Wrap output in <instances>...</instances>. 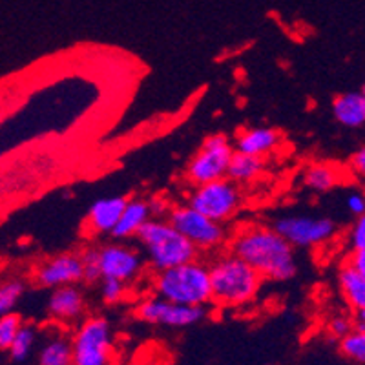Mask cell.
Wrapping results in <instances>:
<instances>
[{
	"mask_svg": "<svg viewBox=\"0 0 365 365\" xmlns=\"http://www.w3.org/2000/svg\"><path fill=\"white\" fill-rule=\"evenodd\" d=\"M38 341V332L34 325L22 324V327L19 329L17 336L13 340V344L9 345L8 354L13 361H26L31 353H34L35 345Z\"/></svg>",
	"mask_w": 365,
	"mask_h": 365,
	"instance_id": "obj_22",
	"label": "cell"
},
{
	"mask_svg": "<svg viewBox=\"0 0 365 365\" xmlns=\"http://www.w3.org/2000/svg\"><path fill=\"white\" fill-rule=\"evenodd\" d=\"M272 227L285 237V241L299 249L327 245L338 232L336 223L331 217L319 216H283L274 221Z\"/></svg>",
	"mask_w": 365,
	"mask_h": 365,
	"instance_id": "obj_9",
	"label": "cell"
},
{
	"mask_svg": "<svg viewBox=\"0 0 365 365\" xmlns=\"http://www.w3.org/2000/svg\"><path fill=\"white\" fill-rule=\"evenodd\" d=\"M83 279V257L77 252H63L51 256L35 269V283L42 289L77 285Z\"/></svg>",
	"mask_w": 365,
	"mask_h": 365,
	"instance_id": "obj_12",
	"label": "cell"
},
{
	"mask_svg": "<svg viewBox=\"0 0 365 365\" xmlns=\"http://www.w3.org/2000/svg\"><path fill=\"white\" fill-rule=\"evenodd\" d=\"M126 197L123 195H110V197H101L91 205L86 216V228L96 236L110 234L112 236L113 228L119 221L120 214L125 210Z\"/></svg>",
	"mask_w": 365,
	"mask_h": 365,
	"instance_id": "obj_14",
	"label": "cell"
},
{
	"mask_svg": "<svg viewBox=\"0 0 365 365\" xmlns=\"http://www.w3.org/2000/svg\"><path fill=\"white\" fill-rule=\"evenodd\" d=\"M234 152V145L225 135L208 137L188 163L187 179L195 187L227 178Z\"/></svg>",
	"mask_w": 365,
	"mask_h": 365,
	"instance_id": "obj_8",
	"label": "cell"
},
{
	"mask_svg": "<svg viewBox=\"0 0 365 365\" xmlns=\"http://www.w3.org/2000/svg\"><path fill=\"white\" fill-rule=\"evenodd\" d=\"M347 245L351 250H365V212L349 228Z\"/></svg>",
	"mask_w": 365,
	"mask_h": 365,
	"instance_id": "obj_28",
	"label": "cell"
},
{
	"mask_svg": "<svg viewBox=\"0 0 365 365\" xmlns=\"http://www.w3.org/2000/svg\"><path fill=\"white\" fill-rule=\"evenodd\" d=\"M152 289L155 296L168 302L190 307H207L212 302L210 270L208 265L197 259L172 269L158 270L152 279Z\"/></svg>",
	"mask_w": 365,
	"mask_h": 365,
	"instance_id": "obj_3",
	"label": "cell"
},
{
	"mask_svg": "<svg viewBox=\"0 0 365 365\" xmlns=\"http://www.w3.org/2000/svg\"><path fill=\"white\" fill-rule=\"evenodd\" d=\"M263 168H265V163L262 158L234 152L230 165H228L227 178L241 187V185H249V182L256 181L262 175Z\"/></svg>",
	"mask_w": 365,
	"mask_h": 365,
	"instance_id": "obj_21",
	"label": "cell"
},
{
	"mask_svg": "<svg viewBox=\"0 0 365 365\" xmlns=\"http://www.w3.org/2000/svg\"><path fill=\"white\" fill-rule=\"evenodd\" d=\"M340 351L349 360L365 364V329L354 327L347 336L341 338Z\"/></svg>",
	"mask_w": 365,
	"mask_h": 365,
	"instance_id": "obj_23",
	"label": "cell"
},
{
	"mask_svg": "<svg viewBox=\"0 0 365 365\" xmlns=\"http://www.w3.org/2000/svg\"><path fill=\"white\" fill-rule=\"evenodd\" d=\"M38 365H73L71 340L61 332H55L46 338L38 349Z\"/></svg>",
	"mask_w": 365,
	"mask_h": 365,
	"instance_id": "obj_20",
	"label": "cell"
},
{
	"mask_svg": "<svg viewBox=\"0 0 365 365\" xmlns=\"http://www.w3.org/2000/svg\"><path fill=\"white\" fill-rule=\"evenodd\" d=\"M282 143V135L276 130L265 128V126H257V128L243 130L237 135L234 150L240 154L256 155V158H267L272 154L274 150L278 148Z\"/></svg>",
	"mask_w": 365,
	"mask_h": 365,
	"instance_id": "obj_16",
	"label": "cell"
},
{
	"mask_svg": "<svg viewBox=\"0 0 365 365\" xmlns=\"http://www.w3.org/2000/svg\"><path fill=\"white\" fill-rule=\"evenodd\" d=\"M345 181V170L334 163H311L302 174L303 187L318 194L334 190Z\"/></svg>",
	"mask_w": 365,
	"mask_h": 365,
	"instance_id": "obj_17",
	"label": "cell"
},
{
	"mask_svg": "<svg viewBox=\"0 0 365 365\" xmlns=\"http://www.w3.org/2000/svg\"><path fill=\"white\" fill-rule=\"evenodd\" d=\"M168 221L190 241L197 250H216L227 241L223 223L203 216L190 205H178L168 212Z\"/></svg>",
	"mask_w": 365,
	"mask_h": 365,
	"instance_id": "obj_7",
	"label": "cell"
},
{
	"mask_svg": "<svg viewBox=\"0 0 365 365\" xmlns=\"http://www.w3.org/2000/svg\"><path fill=\"white\" fill-rule=\"evenodd\" d=\"M360 93H361V97H364V103H365V86L361 88V91H360Z\"/></svg>",
	"mask_w": 365,
	"mask_h": 365,
	"instance_id": "obj_33",
	"label": "cell"
},
{
	"mask_svg": "<svg viewBox=\"0 0 365 365\" xmlns=\"http://www.w3.org/2000/svg\"><path fill=\"white\" fill-rule=\"evenodd\" d=\"M22 296H24V283L21 279L11 278L0 282V316L15 311Z\"/></svg>",
	"mask_w": 365,
	"mask_h": 365,
	"instance_id": "obj_24",
	"label": "cell"
},
{
	"mask_svg": "<svg viewBox=\"0 0 365 365\" xmlns=\"http://www.w3.org/2000/svg\"><path fill=\"white\" fill-rule=\"evenodd\" d=\"M135 316L150 325L182 329L200 324L201 319L207 316V309L190 307V305L168 302V299L159 298V296H150V298L137 303Z\"/></svg>",
	"mask_w": 365,
	"mask_h": 365,
	"instance_id": "obj_11",
	"label": "cell"
},
{
	"mask_svg": "<svg viewBox=\"0 0 365 365\" xmlns=\"http://www.w3.org/2000/svg\"><path fill=\"white\" fill-rule=\"evenodd\" d=\"M188 205L217 223H227L243 207V192L240 185L223 178L195 185L188 195Z\"/></svg>",
	"mask_w": 365,
	"mask_h": 365,
	"instance_id": "obj_6",
	"label": "cell"
},
{
	"mask_svg": "<svg viewBox=\"0 0 365 365\" xmlns=\"http://www.w3.org/2000/svg\"><path fill=\"white\" fill-rule=\"evenodd\" d=\"M365 279V250H351L347 262Z\"/></svg>",
	"mask_w": 365,
	"mask_h": 365,
	"instance_id": "obj_31",
	"label": "cell"
},
{
	"mask_svg": "<svg viewBox=\"0 0 365 365\" xmlns=\"http://www.w3.org/2000/svg\"><path fill=\"white\" fill-rule=\"evenodd\" d=\"M22 318L17 312H9V314L0 316V353H8L9 345L13 344L17 336L19 329L22 327Z\"/></svg>",
	"mask_w": 365,
	"mask_h": 365,
	"instance_id": "obj_25",
	"label": "cell"
},
{
	"mask_svg": "<svg viewBox=\"0 0 365 365\" xmlns=\"http://www.w3.org/2000/svg\"><path fill=\"white\" fill-rule=\"evenodd\" d=\"M117 365H130V364H125V361H123V364H117Z\"/></svg>",
	"mask_w": 365,
	"mask_h": 365,
	"instance_id": "obj_34",
	"label": "cell"
},
{
	"mask_svg": "<svg viewBox=\"0 0 365 365\" xmlns=\"http://www.w3.org/2000/svg\"><path fill=\"white\" fill-rule=\"evenodd\" d=\"M345 208L354 217L361 216L365 212V188H353L345 194Z\"/></svg>",
	"mask_w": 365,
	"mask_h": 365,
	"instance_id": "obj_29",
	"label": "cell"
},
{
	"mask_svg": "<svg viewBox=\"0 0 365 365\" xmlns=\"http://www.w3.org/2000/svg\"><path fill=\"white\" fill-rule=\"evenodd\" d=\"M208 270H210V303L217 307H245L262 291V276L232 252L217 256L208 265Z\"/></svg>",
	"mask_w": 365,
	"mask_h": 365,
	"instance_id": "obj_2",
	"label": "cell"
},
{
	"mask_svg": "<svg viewBox=\"0 0 365 365\" xmlns=\"http://www.w3.org/2000/svg\"><path fill=\"white\" fill-rule=\"evenodd\" d=\"M48 314L57 324H73L86 311V296L77 285H66L51 289V294L46 303Z\"/></svg>",
	"mask_w": 365,
	"mask_h": 365,
	"instance_id": "obj_13",
	"label": "cell"
},
{
	"mask_svg": "<svg viewBox=\"0 0 365 365\" xmlns=\"http://www.w3.org/2000/svg\"><path fill=\"white\" fill-rule=\"evenodd\" d=\"M338 287L341 298L353 312L365 309V279L349 263H344L338 270Z\"/></svg>",
	"mask_w": 365,
	"mask_h": 365,
	"instance_id": "obj_19",
	"label": "cell"
},
{
	"mask_svg": "<svg viewBox=\"0 0 365 365\" xmlns=\"http://www.w3.org/2000/svg\"><path fill=\"white\" fill-rule=\"evenodd\" d=\"M154 217L152 214V207L150 201L141 200V197H133V200H126L125 210L120 214L119 221H117L115 228H113L112 236L115 240H132L137 237V234L141 232V228Z\"/></svg>",
	"mask_w": 365,
	"mask_h": 365,
	"instance_id": "obj_15",
	"label": "cell"
},
{
	"mask_svg": "<svg viewBox=\"0 0 365 365\" xmlns=\"http://www.w3.org/2000/svg\"><path fill=\"white\" fill-rule=\"evenodd\" d=\"M354 325L360 329H365V309H360V311H354L353 314Z\"/></svg>",
	"mask_w": 365,
	"mask_h": 365,
	"instance_id": "obj_32",
	"label": "cell"
},
{
	"mask_svg": "<svg viewBox=\"0 0 365 365\" xmlns=\"http://www.w3.org/2000/svg\"><path fill=\"white\" fill-rule=\"evenodd\" d=\"M71 353L73 365H113V332L108 319H84L71 338Z\"/></svg>",
	"mask_w": 365,
	"mask_h": 365,
	"instance_id": "obj_5",
	"label": "cell"
},
{
	"mask_svg": "<svg viewBox=\"0 0 365 365\" xmlns=\"http://www.w3.org/2000/svg\"><path fill=\"white\" fill-rule=\"evenodd\" d=\"M232 254L249 263L263 279L287 282L298 270L294 247L267 225L241 227L230 243Z\"/></svg>",
	"mask_w": 365,
	"mask_h": 365,
	"instance_id": "obj_1",
	"label": "cell"
},
{
	"mask_svg": "<svg viewBox=\"0 0 365 365\" xmlns=\"http://www.w3.org/2000/svg\"><path fill=\"white\" fill-rule=\"evenodd\" d=\"M0 365H2V364H0Z\"/></svg>",
	"mask_w": 365,
	"mask_h": 365,
	"instance_id": "obj_35",
	"label": "cell"
},
{
	"mask_svg": "<svg viewBox=\"0 0 365 365\" xmlns=\"http://www.w3.org/2000/svg\"><path fill=\"white\" fill-rule=\"evenodd\" d=\"M332 115L345 128L365 125V103L360 91H347L332 101Z\"/></svg>",
	"mask_w": 365,
	"mask_h": 365,
	"instance_id": "obj_18",
	"label": "cell"
},
{
	"mask_svg": "<svg viewBox=\"0 0 365 365\" xmlns=\"http://www.w3.org/2000/svg\"><path fill=\"white\" fill-rule=\"evenodd\" d=\"M146 259L155 270H166L197 259L200 250L168 221V217H152L137 234Z\"/></svg>",
	"mask_w": 365,
	"mask_h": 365,
	"instance_id": "obj_4",
	"label": "cell"
},
{
	"mask_svg": "<svg viewBox=\"0 0 365 365\" xmlns=\"http://www.w3.org/2000/svg\"><path fill=\"white\" fill-rule=\"evenodd\" d=\"M128 287L123 282H115V279H101V298L106 305H117V303L125 302L126 294H128Z\"/></svg>",
	"mask_w": 365,
	"mask_h": 365,
	"instance_id": "obj_26",
	"label": "cell"
},
{
	"mask_svg": "<svg viewBox=\"0 0 365 365\" xmlns=\"http://www.w3.org/2000/svg\"><path fill=\"white\" fill-rule=\"evenodd\" d=\"M349 170L353 172L358 179L365 181V145L360 146L349 161Z\"/></svg>",
	"mask_w": 365,
	"mask_h": 365,
	"instance_id": "obj_30",
	"label": "cell"
},
{
	"mask_svg": "<svg viewBox=\"0 0 365 365\" xmlns=\"http://www.w3.org/2000/svg\"><path fill=\"white\" fill-rule=\"evenodd\" d=\"M97 276L101 279H115L126 285L139 279L145 269L141 252L126 243H108L93 249Z\"/></svg>",
	"mask_w": 365,
	"mask_h": 365,
	"instance_id": "obj_10",
	"label": "cell"
},
{
	"mask_svg": "<svg viewBox=\"0 0 365 365\" xmlns=\"http://www.w3.org/2000/svg\"><path fill=\"white\" fill-rule=\"evenodd\" d=\"M354 327H356V325H354V318L349 314H336V316H332V318L327 322L329 336H332L338 341H340L344 336H347L349 332L353 331Z\"/></svg>",
	"mask_w": 365,
	"mask_h": 365,
	"instance_id": "obj_27",
	"label": "cell"
}]
</instances>
